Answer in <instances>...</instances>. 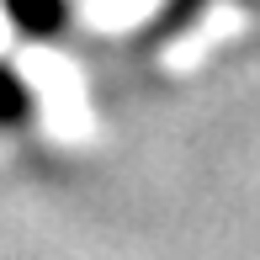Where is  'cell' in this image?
<instances>
[{
	"instance_id": "3",
	"label": "cell",
	"mask_w": 260,
	"mask_h": 260,
	"mask_svg": "<svg viewBox=\"0 0 260 260\" xmlns=\"http://www.w3.org/2000/svg\"><path fill=\"white\" fill-rule=\"evenodd\" d=\"M197 11H202V0H170V6L159 11V21H154V38H175V32H186L197 21Z\"/></svg>"
},
{
	"instance_id": "1",
	"label": "cell",
	"mask_w": 260,
	"mask_h": 260,
	"mask_svg": "<svg viewBox=\"0 0 260 260\" xmlns=\"http://www.w3.org/2000/svg\"><path fill=\"white\" fill-rule=\"evenodd\" d=\"M6 6V21L21 32V38H32V43H48L64 32V21H69V6L64 0H0Z\"/></svg>"
},
{
	"instance_id": "2",
	"label": "cell",
	"mask_w": 260,
	"mask_h": 260,
	"mask_svg": "<svg viewBox=\"0 0 260 260\" xmlns=\"http://www.w3.org/2000/svg\"><path fill=\"white\" fill-rule=\"evenodd\" d=\"M32 117V90L11 64H0V127H21Z\"/></svg>"
}]
</instances>
